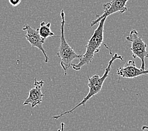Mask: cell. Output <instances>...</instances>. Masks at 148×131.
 <instances>
[{
    "mask_svg": "<svg viewBox=\"0 0 148 131\" xmlns=\"http://www.w3.org/2000/svg\"><path fill=\"white\" fill-rule=\"evenodd\" d=\"M107 17L102 19L88 40L86 45V52L82 58L79 59L77 64H72L71 66L74 70L79 71L83 66L88 65L92 61L95 54L100 51L101 45L103 42L104 38V27Z\"/></svg>",
    "mask_w": 148,
    "mask_h": 131,
    "instance_id": "cell-2",
    "label": "cell"
},
{
    "mask_svg": "<svg viewBox=\"0 0 148 131\" xmlns=\"http://www.w3.org/2000/svg\"><path fill=\"white\" fill-rule=\"evenodd\" d=\"M129 0H112L111 1L105 3L103 5L104 12L101 15L98 16L96 20L91 23L90 26L93 27L100 22V21L105 17H108L112 14L115 13H123L127 10L126 7L127 3Z\"/></svg>",
    "mask_w": 148,
    "mask_h": 131,
    "instance_id": "cell-5",
    "label": "cell"
},
{
    "mask_svg": "<svg viewBox=\"0 0 148 131\" xmlns=\"http://www.w3.org/2000/svg\"><path fill=\"white\" fill-rule=\"evenodd\" d=\"M51 23L49 22L45 23V22H42L40 23V27L38 29V32L41 38L44 40H45L47 38L50 37H54V34L52 32L51 29Z\"/></svg>",
    "mask_w": 148,
    "mask_h": 131,
    "instance_id": "cell-9",
    "label": "cell"
},
{
    "mask_svg": "<svg viewBox=\"0 0 148 131\" xmlns=\"http://www.w3.org/2000/svg\"><path fill=\"white\" fill-rule=\"evenodd\" d=\"M65 127V123L64 122H61V129H58V131H64Z\"/></svg>",
    "mask_w": 148,
    "mask_h": 131,
    "instance_id": "cell-11",
    "label": "cell"
},
{
    "mask_svg": "<svg viewBox=\"0 0 148 131\" xmlns=\"http://www.w3.org/2000/svg\"><path fill=\"white\" fill-rule=\"evenodd\" d=\"M125 38L132 44L130 50L132 53V58H139L142 62L140 69H145V59L148 58V52L146 50L147 44L139 36L136 30L130 31L129 35Z\"/></svg>",
    "mask_w": 148,
    "mask_h": 131,
    "instance_id": "cell-4",
    "label": "cell"
},
{
    "mask_svg": "<svg viewBox=\"0 0 148 131\" xmlns=\"http://www.w3.org/2000/svg\"><path fill=\"white\" fill-rule=\"evenodd\" d=\"M61 43H60L58 51L57 52L58 57L61 60V66L64 71V76L67 75L68 69L71 66L72 62L75 59H81L82 55L77 54L74 49L67 42L64 36V25L66 23L65 13L62 10L61 12Z\"/></svg>",
    "mask_w": 148,
    "mask_h": 131,
    "instance_id": "cell-3",
    "label": "cell"
},
{
    "mask_svg": "<svg viewBox=\"0 0 148 131\" xmlns=\"http://www.w3.org/2000/svg\"><path fill=\"white\" fill-rule=\"evenodd\" d=\"M142 131H148V126H143L142 127Z\"/></svg>",
    "mask_w": 148,
    "mask_h": 131,
    "instance_id": "cell-12",
    "label": "cell"
},
{
    "mask_svg": "<svg viewBox=\"0 0 148 131\" xmlns=\"http://www.w3.org/2000/svg\"><path fill=\"white\" fill-rule=\"evenodd\" d=\"M22 30L27 32V34L24 36L26 38L27 40L30 44L32 47H36L42 51L45 57V62L46 63L48 62L49 58L43 47L45 40L41 38L39 32H38V29H34L29 25H25L22 29Z\"/></svg>",
    "mask_w": 148,
    "mask_h": 131,
    "instance_id": "cell-6",
    "label": "cell"
},
{
    "mask_svg": "<svg viewBox=\"0 0 148 131\" xmlns=\"http://www.w3.org/2000/svg\"><path fill=\"white\" fill-rule=\"evenodd\" d=\"M34 87L29 91V97L23 103V105H30L34 108L40 105L42 102V98L44 94L42 93V88L44 86V81L43 80L37 81V78L34 79Z\"/></svg>",
    "mask_w": 148,
    "mask_h": 131,
    "instance_id": "cell-7",
    "label": "cell"
},
{
    "mask_svg": "<svg viewBox=\"0 0 148 131\" xmlns=\"http://www.w3.org/2000/svg\"><path fill=\"white\" fill-rule=\"evenodd\" d=\"M105 47L109 50L110 54L111 55V59L108 62L107 67L105 68L103 75L101 77H100L98 75H97V74H95V75L92 76L91 77H88V86L89 88V92L87 94L86 96L83 99L82 101H81V102H79L78 104H77L76 106H75V107H73L72 109L69 110H68V111L63 112L61 113L59 115L52 117V118L54 119H59L62 116L71 114V113L75 111L77 108L79 107L80 106L85 105L86 102L88 101L91 98H92L93 97L95 96V95H96L97 94H98V93H100V92L105 80L107 78L108 76V74L110 72L111 67L113 64V62L117 59H119L121 60V61H123V60H124V58H123L122 56L119 55L118 54H117V53H115L114 54H113L111 49L108 47H107V45L106 44H105Z\"/></svg>",
    "mask_w": 148,
    "mask_h": 131,
    "instance_id": "cell-1",
    "label": "cell"
},
{
    "mask_svg": "<svg viewBox=\"0 0 148 131\" xmlns=\"http://www.w3.org/2000/svg\"><path fill=\"white\" fill-rule=\"evenodd\" d=\"M148 69H142L137 68L134 61H130L127 62L124 67H121L117 69V74L119 77L124 78H134L143 74H147Z\"/></svg>",
    "mask_w": 148,
    "mask_h": 131,
    "instance_id": "cell-8",
    "label": "cell"
},
{
    "mask_svg": "<svg viewBox=\"0 0 148 131\" xmlns=\"http://www.w3.org/2000/svg\"><path fill=\"white\" fill-rule=\"evenodd\" d=\"M8 1L10 4L14 7L19 5L22 2V0H8Z\"/></svg>",
    "mask_w": 148,
    "mask_h": 131,
    "instance_id": "cell-10",
    "label": "cell"
}]
</instances>
